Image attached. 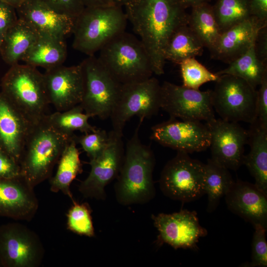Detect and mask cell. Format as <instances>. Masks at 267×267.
<instances>
[{
	"label": "cell",
	"instance_id": "6da1fadb",
	"mask_svg": "<svg viewBox=\"0 0 267 267\" xmlns=\"http://www.w3.org/2000/svg\"><path fill=\"white\" fill-rule=\"evenodd\" d=\"M125 13L149 56L154 74L164 73L167 44L172 35L187 24L188 14L178 0H131Z\"/></svg>",
	"mask_w": 267,
	"mask_h": 267
},
{
	"label": "cell",
	"instance_id": "7a4b0ae2",
	"mask_svg": "<svg viewBox=\"0 0 267 267\" xmlns=\"http://www.w3.org/2000/svg\"><path fill=\"white\" fill-rule=\"evenodd\" d=\"M139 122L128 141L123 163L114 185L117 202L123 206L143 204L155 195L153 172L155 160L150 146L142 143Z\"/></svg>",
	"mask_w": 267,
	"mask_h": 267
},
{
	"label": "cell",
	"instance_id": "3957f363",
	"mask_svg": "<svg viewBox=\"0 0 267 267\" xmlns=\"http://www.w3.org/2000/svg\"><path fill=\"white\" fill-rule=\"evenodd\" d=\"M45 116L33 124L19 160L21 174L33 188L51 176L53 169L70 140L55 131Z\"/></svg>",
	"mask_w": 267,
	"mask_h": 267
},
{
	"label": "cell",
	"instance_id": "277c9868",
	"mask_svg": "<svg viewBox=\"0 0 267 267\" xmlns=\"http://www.w3.org/2000/svg\"><path fill=\"white\" fill-rule=\"evenodd\" d=\"M99 51V62L122 85L144 81L154 74L140 40L126 31L112 38Z\"/></svg>",
	"mask_w": 267,
	"mask_h": 267
},
{
	"label": "cell",
	"instance_id": "5b68a950",
	"mask_svg": "<svg viewBox=\"0 0 267 267\" xmlns=\"http://www.w3.org/2000/svg\"><path fill=\"white\" fill-rule=\"evenodd\" d=\"M128 19L122 6L85 7L75 19L72 46L94 55L109 40L126 31Z\"/></svg>",
	"mask_w": 267,
	"mask_h": 267
},
{
	"label": "cell",
	"instance_id": "8992f818",
	"mask_svg": "<svg viewBox=\"0 0 267 267\" xmlns=\"http://www.w3.org/2000/svg\"><path fill=\"white\" fill-rule=\"evenodd\" d=\"M2 92L32 124L47 115L49 104L43 74L37 67L17 63L10 66L2 80Z\"/></svg>",
	"mask_w": 267,
	"mask_h": 267
},
{
	"label": "cell",
	"instance_id": "52a82bcc",
	"mask_svg": "<svg viewBox=\"0 0 267 267\" xmlns=\"http://www.w3.org/2000/svg\"><path fill=\"white\" fill-rule=\"evenodd\" d=\"M205 164L188 153L177 151L163 168L160 188L167 197L182 202L196 200L205 194Z\"/></svg>",
	"mask_w": 267,
	"mask_h": 267
},
{
	"label": "cell",
	"instance_id": "ba28073f",
	"mask_svg": "<svg viewBox=\"0 0 267 267\" xmlns=\"http://www.w3.org/2000/svg\"><path fill=\"white\" fill-rule=\"evenodd\" d=\"M212 90L214 109L229 122L251 124L256 120L257 90L242 79L222 75Z\"/></svg>",
	"mask_w": 267,
	"mask_h": 267
},
{
	"label": "cell",
	"instance_id": "9c48e42d",
	"mask_svg": "<svg viewBox=\"0 0 267 267\" xmlns=\"http://www.w3.org/2000/svg\"><path fill=\"white\" fill-rule=\"evenodd\" d=\"M161 85L155 77L122 85L110 118L112 130L123 133L127 122L137 116L139 122L157 114L160 109Z\"/></svg>",
	"mask_w": 267,
	"mask_h": 267
},
{
	"label": "cell",
	"instance_id": "30bf717a",
	"mask_svg": "<svg viewBox=\"0 0 267 267\" xmlns=\"http://www.w3.org/2000/svg\"><path fill=\"white\" fill-rule=\"evenodd\" d=\"M81 63L84 90L79 104L91 118L96 116L105 120L110 116L122 85L111 76L94 55L88 56Z\"/></svg>",
	"mask_w": 267,
	"mask_h": 267
},
{
	"label": "cell",
	"instance_id": "8fae6325",
	"mask_svg": "<svg viewBox=\"0 0 267 267\" xmlns=\"http://www.w3.org/2000/svg\"><path fill=\"white\" fill-rule=\"evenodd\" d=\"M44 254L39 236L25 225L10 222L0 226V266L38 267Z\"/></svg>",
	"mask_w": 267,
	"mask_h": 267
},
{
	"label": "cell",
	"instance_id": "7c38bea8",
	"mask_svg": "<svg viewBox=\"0 0 267 267\" xmlns=\"http://www.w3.org/2000/svg\"><path fill=\"white\" fill-rule=\"evenodd\" d=\"M212 90L201 91L165 81L161 85L160 108L171 118L206 122L215 118Z\"/></svg>",
	"mask_w": 267,
	"mask_h": 267
},
{
	"label": "cell",
	"instance_id": "4fadbf2b",
	"mask_svg": "<svg viewBox=\"0 0 267 267\" xmlns=\"http://www.w3.org/2000/svg\"><path fill=\"white\" fill-rule=\"evenodd\" d=\"M123 133L112 130L104 151L96 158L90 160L91 167L88 177L79 185V190L85 198L105 200V187L116 179L122 167L125 149Z\"/></svg>",
	"mask_w": 267,
	"mask_h": 267
},
{
	"label": "cell",
	"instance_id": "5bb4252c",
	"mask_svg": "<svg viewBox=\"0 0 267 267\" xmlns=\"http://www.w3.org/2000/svg\"><path fill=\"white\" fill-rule=\"evenodd\" d=\"M206 125L210 133L211 159L229 170H237L243 165L248 131L237 122L221 118H215Z\"/></svg>",
	"mask_w": 267,
	"mask_h": 267
},
{
	"label": "cell",
	"instance_id": "9a60e30c",
	"mask_svg": "<svg viewBox=\"0 0 267 267\" xmlns=\"http://www.w3.org/2000/svg\"><path fill=\"white\" fill-rule=\"evenodd\" d=\"M150 138L177 151L191 153L209 148L211 136L207 125L201 121L171 118L153 126Z\"/></svg>",
	"mask_w": 267,
	"mask_h": 267
},
{
	"label": "cell",
	"instance_id": "2e32d148",
	"mask_svg": "<svg viewBox=\"0 0 267 267\" xmlns=\"http://www.w3.org/2000/svg\"><path fill=\"white\" fill-rule=\"evenodd\" d=\"M151 218L159 232L158 243H167L175 249H197L199 239L207 234L195 211L181 210L172 214L152 215Z\"/></svg>",
	"mask_w": 267,
	"mask_h": 267
},
{
	"label": "cell",
	"instance_id": "e0dca14e",
	"mask_svg": "<svg viewBox=\"0 0 267 267\" xmlns=\"http://www.w3.org/2000/svg\"><path fill=\"white\" fill-rule=\"evenodd\" d=\"M44 84L49 104L57 111H64L79 104L84 90L82 66L62 65L45 70Z\"/></svg>",
	"mask_w": 267,
	"mask_h": 267
},
{
	"label": "cell",
	"instance_id": "ac0fdd59",
	"mask_svg": "<svg viewBox=\"0 0 267 267\" xmlns=\"http://www.w3.org/2000/svg\"><path fill=\"white\" fill-rule=\"evenodd\" d=\"M34 190L22 175L12 178H0V216L32 220L39 207Z\"/></svg>",
	"mask_w": 267,
	"mask_h": 267
},
{
	"label": "cell",
	"instance_id": "d6986e66",
	"mask_svg": "<svg viewBox=\"0 0 267 267\" xmlns=\"http://www.w3.org/2000/svg\"><path fill=\"white\" fill-rule=\"evenodd\" d=\"M224 196L231 212L253 226L260 224L267 228V195L254 183L234 181Z\"/></svg>",
	"mask_w": 267,
	"mask_h": 267
},
{
	"label": "cell",
	"instance_id": "ffe728a7",
	"mask_svg": "<svg viewBox=\"0 0 267 267\" xmlns=\"http://www.w3.org/2000/svg\"><path fill=\"white\" fill-rule=\"evenodd\" d=\"M33 125L0 93V148L18 163Z\"/></svg>",
	"mask_w": 267,
	"mask_h": 267
},
{
	"label": "cell",
	"instance_id": "44dd1931",
	"mask_svg": "<svg viewBox=\"0 0 267 267\" xmlns=\"http://www.w3.org/2000/svg\"><path fill=\"white\" fill-rule=\"evenodd\" d=\"M16 10L18 18L31 24L40 35L65 39L72 34L75 19L57 12L40 0H28Z\"/></svg>",
	"mask_w": 267,
	"mask_h": 267
},
{
	"label": "cell",
	"instance_id": "7402d4cb",
	"mask_svg": "<svg viewBox=\"0 0 267 267\" xmlns=\"http://www.w3.org/2000/svg\"><path fill=\"white\" fill-rule=\"evenodd\" d=\"M267 23L251 17L222 33L215 45L209 51L213 59L229 64L254 44L259 30Z\"/></svg>",
	"mask_w": 267,
	"mask_h": 267
},
{
	"label": "cell",
	"instance_id": "603a6c76",
	"mask_svg": "<svg viewBox=\"0 0 267 267\" xmlns=\"http://www.w3.org/2000/svg\"><path fill=\"white\" fill-rule=\"evenodd\" d=\"M248 133L250 150L244 155L243 165L254 177L255 185L267 195V128L256 119Z\"/></svg>",
	"mask_w": 267,
	"mask_h": 267
},
{
	"label": "cell",
	"instance_id": "cb8c5ba5",
	"mask_svg": "<svg viewBox=\"0 0 267 267\" xmlns=\"http://www.w3.org/2000/svg\"><path fill=\"white\" fill-rule=\"evenodd\" d=\"M39 36L31 24L18 18L8 29L2 40L0 51L2 59L10 66L18 63Z\"/></svg>",
	"mask_w": 267,
	"mask_h": 267
},
{
	"label": "cell",
	"instance_id": "d4e9b609",
	"mask_svg": "<svg viewBox=\"0 0 267 267\" xmlns=\"http://www.w3.org/2000/svg\"><path fill=\"white\" fill-rule=\"evenodd\" d=\"M67 55L65 39L40 35L22 60L26 64L47 70L62 65Z\"/></svg>",
	"mask_w": 267,
	"mask_h": 267
},
{
	"label": "cell",
	"instance_id": "484cf974",
	"mask_svg": "<svg viewBox=\"0 0 267 267\" xmlns=\"http://www.w3.org/2000/svg\"><path fill=\"white\" fill-rule=\"evenodd\" d=\"M74 136L63 151L58 162L55 175L50 180V190L53 192H62L74 201L70 185L76 177L83 172L80 152L77 147Z\"/></svg>",
	"mask_w": 267,
	"mask_h": 267
},
{
	"label": "cell",
	"instance_id": "4316f807",
	"mask_svg": "<svg viewBox=\"0 0 267 267\" xmlns=\"http://www.w3.org/2000/svg\"><path fill=\"white\" fill-rule=\"evenodd\" d=\"M187 25L209 50L216 44L222 33L217 23L213 5L209 2L191 7Z\"/></svg>",
	"mask_w": 267,
	"mask_h": 267
},
{
	"label": "cell",
	"instance_id": "83f0119b",
	"mask_svg": "<svg viewBox=\"0 0 267 267\" xmlns=\"http://www.w3.org/2000/svg\"><path fill=\"white\" fill-rule=\"evenodd\" d=\"M204 46L188 26L179 27L171 37L164 52L166 60L179 64L183 60L201 55Z\"/></svg>",
	"mask_w": 267,
	"mask_h": 267
},
{
	"label": "cell",
	"instance_id": "f1b7e54d",
	"mask_svg": "<svg viewBox=\"0 0 267 267\" xmlns=\"http://www.w3.org/2000/svg\"><path fill=\"white\" fill-rule=\"evenodd\" d=\"M234 181L228 169L211 159L208 160L205 164L204 191L208 195V213L216 209L221 199L225 195Z\"/></svg>",
	"mask_w": 267,
	"mask_h": 267
},
{
	"label": "cell",
	"instance_id": "f546056e",
	"mask_svg": "<svg viewBox=\"0 0 267 267\" xmlns=\"http://www.w3.org/2000/svg\"><path fill=\"white\" fill-rule=\"evenodd\" d=\"M219 76L230 75L238 77L256 89L267 74V65L257 57L254 44L244 54L228 64V66L216 73Z\"/></svg>",
	"mask_w": 267,
	"mask_h": 267
},
{
	"label": "cell",
	"instance_id": "4dcf8cb0",
	"mask_svg": "<svg viewBox=\"0 0 267 267\" xmlns=\"http://www.w3.org/2000/svg\"><path fill=\"white\" fill-rule=\"evenodd\" d=\"M45 118L55 131L68 137L73 136L75 131L87 134L97 129L89 123V119L91 117L80 104L64 111L47 114Z\"/></svg>",
	"mask_w": 267,
	"mask_h": 267
},
{
	"label": "cell",
	"instance_id": "1f68e13d",
	"mask_svg": "<svg viewBox=\"0 0 267 267\" xmlns=\"http://www.w3.org/2000/svg\"><path fill=\"white\" fill-rule=\"evenodd\" d=\"M213 7L222 33L252 17L249 0H217Z\"/></svg>",
	"mask_w": 267,
	"mask_h": 267
},
{
	"label": "cell",
	"instance_id": "d6a6232c",
	"mask_svg": "<svg viewBox=\"0 0 267 267\" xmlns=\"http://www.w3.org/2000/svg\"><path fill=\"white\" fill-rule=\"evenodd\" d=\"M182 79V86L195 89H199L203 84L210 82H216L219 78L197 61L195 58H190L180 64Z\"/></svg>",
	"mask_w": 267,
	"mask_h": 267
},
{
	"label": "cell",
	"instance_id": "836d02e7",
	"mask_svg": "<svg viewBox=\"0 0 267 267\" xmlns=\"http://www.w3.org/2000/svg\"><path fill=\"white\" fill-rule=\"evenodd\" d=\"M69 209L67 216V228L73 232L89 237L95 236L91 209L87 203L80 204L75 200Z\"/></svg>",
	"mask_w": 267,
	"mask_h": 267
},
{
	"label": "cell",
	"instance_id": "e575fe53",
	"mask_svg": "<svg viewBox=\"0 0 267 267\" xmlns=\"http://www.w3.org/2000/svg\"><path fill=\"white\" fill-rule=\"evenodd\" d=\"M77 143L80 144L90 160L98 156L105 149L109 140V133L102 129L84 134L81 136L75 135Z\"/></svg>",
	"mask_w": 267,
	"mask_h": 267
},
{
	"label": "cell",
	"instance_id": "d590c367",
	"mask_svg": "<svg viewBox=\"0 0 267 267\" xmlns=\"http://www.w3.org/2000/svg\"><path fill=\"white\" fill-rule=\"evenodd\" d=\"M255 229L252 244L251 267L267 266V228L260 224L253 226Z\"/></svg>",
	"mask_w": 267,
	"mask_h": 267
},
{
	"label": "cell",
	"instance_id": "8d00e7d4",
	"mask_svg": "<svg viewBox=\"0 0 267 267\" xmlns=\"http://www.w3.org/2000/svg\"><path fill=\"white\" fill-rule=\"evenodd\" d=\"M48 7L60 14L75 19L84 9L81 0H40Z\"/></svg>",
	"mask_w": 267,
	"mask_h": 267
},
{
	"label": "cell",
	"instance_id": "74e56055",
	"mask_svg": "<svg viewBox=\"0 0 267 267\" xmlns=\"http://www.w3.org/2000/svg\"><path fill=\"white\" fill-rule=\"evenodd\" d=\"M16 8L0 0V38L2 41L8 29L18 20Z\"/></svg>",
	"mask_w": 267,
	"mask_h": 267
},
{
	"label": "cell",
	"instance_id": "f35d334b",
	"mask_svg": "<svg viewBox=\"0 0 267 267\" xmlns=\"http://www.w3.org/2000/svg\"><path fill=\"white\" fill-rule=\"evenodd\" d=\"M20 175L19 163L0 148V178H12Z\"/></svg>",
	"mask_w": 267,
	"mask_h": 267
},
{
	"label": "cell",
	"instance_id": "ab89813d",
	"mask_svg": "<svg viewBox=\"0 0 267 267\" xmlns=\"http://www.w3.org/2000/svg\"><path fill=\"white\" fill-rule=\"evenodd\" d=\"M257 90L256 119L267 128V74L264 76Z\"/></svg>",
	"mask_w": 267,
	"mask_h": 267
},
{
	"label": "cell",
	"instance_id": "60d3db41",
	"mask_svg": "<svg viewBox=\"0 0 267 267\" xmlns=\"http://www.w3.org/2000/svg\"><path fill=\"white\" fill-rule=\"evenodd\" d=\"M254 48L258 59L267 65V25L259 30L255 41Z\"/></svg>",
	"mask_w": 267,
	"mask_h": 267
},
{
	"label": "cell",
	"instance_id": "b9f144b4",
	"mask_svg": "<svg viewBox=\"0 0 267 267\" xmlns=\"http://www.w3.org/2000/svg\"><path fill=\"white\" fill-rule=\"evenodd\" d=\"M249 6L252 17L267 23V0H249Z\"/></svg>",
	"mask_w": 267,
	"mask_h": 267
},
{
	"label": "cell",
	"instance_id": "7bdbcfd3",
	"mask_svg": "<svg viewBox=\"0 0 267 267\" xmlns=\"http://www.w3.org/2000/svg\"><path fill=\"white\" fill-rule=\"evenodd\" d=\"M85 7L106 6L115 5L113 0H81Z\"/></svg>",
	"mask_w": 267,
	"mask_h": 267
},
{
	"label": "cell",
	"instance_id": "ee69618b",
	"mask_svg": "<svg viewBox=\"0 0 267 267\" xmlns=\"http://www.w3.org/2000/svg\"><path fill=\"white\" fill-rule=\"evenodd\" d=\"M181 5L186 9L198 4L209 2L211 0H178Z\"/></svg>",
	"mask_w": 267,
	"mask_h": 267
},
{
	"label": "cell",
	"instance_id": "f6af8a7d",
	"mask_svg": "<svg viewBox=\"0 0 267 267\" xmlns=\"http://www.w3.org/2000/svg\"><path fill=\"white\" fill-rule=\"evenodd\" d=\"M11 5L13 6L16 9L20 6L22 4L28 0H2Z\"/></svg>",
	"mask_w": 267,
	"mask_h": 267
},
{
	"label": "cell",
	"instance_id": "bcb514c9",
	"mask_svg": "<svg viewBox=\"0 0 267 267\" xmlns=\"http://www.w3.org/2000/svg\"><path fill=\"white\" fill-rule=\"evenodd\" d=\"M131 0H113L116 5L122 6L127 4Z\"/></svg>",
	"mask_w": 267,
	"mask_h": 267
},
{
	"label": "cell",
	"instance_id": "7dc6e473",
	"mask_svg": "<svg viewBox=\"0 0 267 267\" xmlns=\"http://www.w3.org/2000/svg\"><path fill=\"white\" fill-rule=\"evenodd\" d=\"M1 42L2 41H1V39L0 38V47H1Z\"/></svg>",
	"mask_w": 267,
	"mask_h": 267
}]
</instances>
